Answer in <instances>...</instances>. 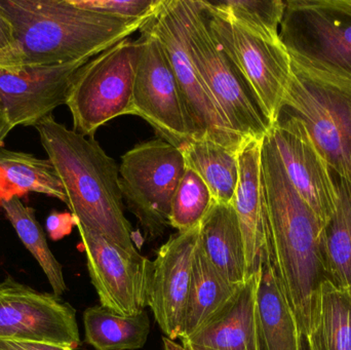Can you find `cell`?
Instances as JSON below:
<instances>
[{
  "label": "cell",
  "instance_id": "cell-1",
  "mask_svg": "<svg viewBox=\"0 0 351 350\" xmlns=\"http://www.w3.org/2000/svg\"><path fill=\"white\" fill-rule=\"evenodd\" d=\"M261 164L269 226L268 255L299 333L308 337L319 322L323 285L330 282L322 250L324 224L289 180L269 133L262 141Z\"/></svg>",
  "mask_w": 351,
  "mask_h": 350
},
{
  "label": "cell",
  "instance_id": "cell-2",
  "mask_svg": "<svg viewBox=\"0 0 351 350\" xmlns=\"http://www.w3.org/2000/svg\"><path fill=\"white\" fill-rule=\"evenodd\" d=\"M41 145L63 185L76 222L140 256L123 211L119 166L93 137L69 129L53 115L39 121Z\"/></svg>",
  "mask_w": 351,
  "mask_h": 350
},
{
  "label": "cell",
  "instance_id": "cell-3",
  "mask_svg": "<svg viewBox=\"0 0 351 350\" xmlns=\"http://www.w3.org/2000/svg\"><path fill=\"white\" fill-rule=\"evenodd\" d=\"M26 67L90 59L129 38L147 20H121L77 8L70 0H0Z\"/></svg>",
  "mask_w": 351,
  "mask_h": 350
},
{
  "label": "cell",
  "instance_id": "cell-4",
  "mask_svg": "<svg viewBox=\"0 0 351 350\" xmlns=\"http://www.w3.org/2000/svg\"><path fill=\"white\" fill-rule=\"evenodd\" d=\"M282 112L302 121L333 173L351 184L350 80L292 59Z\"/></svg>",
  "mask_w": 351,
  "mask_h": 350
},
{
  "label": "cell",
  "instance_id": "cell-5",
  "mask_svg": "<svg viewBox=\"0 0 351 350\" xmlns=\"http://www.w3.org/2000/svg\"><path fill=\"white\" fill-rule=\"evenodd\" d=\"M190 57L229 127L245 142L261 141L269 133L245 80L215 38L202 0H184Z\"/></svg>",
  "mask_w": 351,
  "mask_h": 350
},
{
  "label": "cell",
  "instance_id": "cell-6",
  "mask_svg": "<svg viewBox=\"0 0 351 350\" xmlns=\"http://www.w3.org/2000/svg\"><path fill=\"white\" fill-rule=\"evenodd\" d=\"M139 53V39L125 38L95 55L78 70L66 102L73 131L93 137L108 121L134 115Z\"/></svg>",
  "mask_w": 351,
  "mask_h": 350
},
{
  "label": "cell",
  "instance_id": "cell-7",
  "mask_svg": "<svg viewBox=\"0 0 351 350\" xmlns=\"http://www.w3.org/2000/svg\"><path fill=\"white\" fill-rule=\"evenodd\" d=\"M280 38L303 65L351 82V0H289Z\"/></svg>",
  "mask_w": 351,
  "mask_h": 350
},
{
  "label": "cell",
  "instance_id": "cell-8",
  "mask_svg": "<svg viewBox=\"0 0 351 350\" xmlns=\"http://www.w3.org/2000/svg\"><path fill=\"white\" fill-rule=\"evenodd\" d=\"M144 26L158 37L170 58L191 139L208 140L239 154L247 142L229 127L190 57L184 0H162Z\"/></svg>",
  "mask_w": 351,
  "mask_h": 350
},
{
  "label": "cell",
  "instance_id": "cell-9",
  "mask_svg": "<svg viewBox=\"0 0 351 350\" xmlns=\"http://www.w3.org/2000/svg\"><path fill=\"white\" fill-rule=\"evenodd\" d=\"M185 171L181 150L162 139L137 144L121 158L123 199L150 238L170 226L173 199Z\"/></svg>",
  "mask_w": 351,
  "mask_h": 350
},
{
  "label": "cell",
  "instance_id": "cell-10",
  "mask_svg": "<svg viewBox=\"0 0 351 350\" xmlns=\"http://www.w3.org/2000/svg\"><path fill=\"white\" fill-rule=\"evenodd\" d=\"M202 1L215 38L241 72L271 127L280 118L292 74L290 53L282 41L257 36Z\"/></svg>",
  "mask_w": 351,
  "mask_h": 350
},
{
  "label": "cell",
  "instance_id": "cell-11",
  "mask_svg": "<svg viewBox=\"0 0 351 350\" xmlns=\"http://www.w3.org/2000/svg\"><path fill=\"white\" fill-rule=\"evenodd\" d=\"M134 86V115L147 121L160 139L181 148L191 140L174 69L162 43L145 26Z\"/></svg>",
  "mask_w": 351,
  "mask_h": 350
},
{
  "label": "cell",
  "instance_id": "cell-12",
  "mask_svg": "<svg viewBox=\"0 0 351 350\" xmlns=\"http://www.w3.org/2000/svg\"><path fill=\"white\" fill-rule=\"evenodd\" d=\"M88 275L101 306L121 314L134 316L148 306L154 261L133 256L105 236L75 221Z\"/></svg>",
  "mask_w": 351,
  "mask_h": 350
},
{
  "label": "cell",
  "instance_id": "cell-13",
  "mask_svg": "<svg viewBox=\"0 0 351 350\" xmlns=\"http://www.w3.org/2000/svg\"><path fill=\"white\" fill-rule=\"evenodd\" d=\"M0 339L70 347L80 345L76 310L55 294L8 277L0 283Z\"/></svg>",
  "mask_w": 351,
  "mask_h": 350
},
{
  "label": "cell",
  "instance_id": "cell-14",
  "mask_svg": "<svg viewBox=\"0 0 351 350\" xmlns=\"http://www.w3.org/2000/svg\"><path fill=\"white\" fill-rule=\"evenodd\" d=\"M289 180L299 197L325 225L338 203L333 171L302 121L280 112L269 131Z\"/></svg>",
  "mask_w": 351,
  "mask_h": 350
},
{
  "label": "cell",
  "instance_id": "cell-15",
  "mask_svg": "<svg viewBox=\"0 0 351 350\" xmlns=\"http://www.w3.org/2000/svg\"><path fill=\"white\" fill-rule=\"evenodd\" d=\"M90 59L60 65L0 70V105L12 129L35 127L61 105H66L78 70Z\"/></svg>",
  "mask_w": 351,
  "mask_h": 350
},
{
  "label": "cell",
  "instance_id": "cell-16",
  "mask_svg": "<svg viewBox=\"0 0 351 350\" xmlns=\"http://www.w3.org/2000/svg\"><path fill=\"white\" fill-rule=\"evenodd\" d=\"M200 224L173 234L156 253L152 267L148 308L162 333L180 339L191 281L192 265L199 242Z\"/></svg>",
  "mask_w": 351,
  "mask_h": 350
},
{
  "label": "cell",
  "instance_id": "cell-17",
  "mask_svg": "<svg viewBox=\"0 0 351 350\" xmlns=\"http://www.w3.org/2000/svg\"><path fill=\"white\" fill-rule=\"evenodd\" d=\"M262 141L247 142L239 153V180L233 199L245 242L250 277L259 273L269 247L267 205L262 175Z\"/></svg>",
  "mask_w": 351,
  "mask_h": 350
},
{
  "label": "cell",
  "instance_id": "cell-18",
  "mask_svg": "<svg viewBox=\"0 0 351 350\" xmlns=\"http://www.w3.org/2000/svg\"><path fill=\"white\" fill-rule=\"evenodd\" d=\"M259 273L252 275L235 299L182 345L210 350H261L262 336L258 314Z\"/></svg>",
  "mask_w": 351,
  "mask_h": 350
},
{
  "label": "cell",
  "instance_id": "cell-19",
  "mask_svg": "<svg viewBox=\"0 0 351 350\" xmlns=\"http://www.w3.org/2000/svg\"><path fill=\"white\" fill-rule=\"evenodd\" d=\"M199 238L206 256L225 279L235 285H243L251 277L233 203H213L200 223Z\"/></svg>",
  "mask_w": 351,
  "mask_h": 350
},
{
  "label": "cell",
  "instance_id": "cell-20",
  "mask_svg": "<svg viewBox=\"0 0 351 350\" xmlns=\"http://www.w3.org/2000/svg\"><path fill=\"white\" fill-rule=\"evenodd\" d=\"M243 285L230 283L217 271L204 253L199 238L194 254L180 340L193 336L221 314L235 299Z\"/></svg>",
  "mask_w": 351,
  "mask_h": 350
},
{
  "label": "cell",
  "instance_id": "cell-21",
  "mask_svg": "<svg viewBox=\"0 0 351 350\" xmlns=\"http://www.w3.org/2000/svg\"><path fill=\"white\" fill-rule=\"evenodd\" d=\"M258 314L264 350H300L298 326L268 253L260 269Z\"/></svg>",
  "mask_w": 351,
  "mask_h": 350
},
{
  "label": "cell",
  "instance_id": "cell-22",
  "mask_svg": "<svg viewBox=\"0 0 351 350\" xmlns=\"http://www.w3.org/2000/svg\"><path fill=\"white\" fill-rule=\"evenodd\" d=\"M29 192L41 193L67 203L63 185L49 160L1 148L0 205Z\"/></svg>",
  "mask_w": 351,
  "mask_h": 350
},
{
  "label": "cell",
  "instance_id": "cell-23",
  "mask_svg": "<svg viewBox=\"0 0 351 350\" xmlns=\"http://www.w3.org/2000/svg\"><path fill=\"white\" fill-rule=\"evenodd\" d=\"M180 150L186 168L206 183L219 203H233L239 180V154L208 140H190Z\"/></svg>",
  "mask_w": 351,
  "mask_h": 350
},
{
  "label": "cell",
  "instance_id": "cell-24",
  "mask_svg": "<svg viewBox=\"0 0 351 350\" xmlns=\"http://www.w3.org/2000/svg\"><path fill=\"white\" fill-rule=\"evenodd\" d=\"M86 342L96 350H137L147 342L152 325L147 312L121 316L101 305L84 312Z\"/></svg>",
  "mask_w": 351,
  "mask_h": 350
},
{
  "label": "cell",
  "instance_id": "cell-25",
  "mask_svg": "<svg viewBox=\"0 0 351 350\" xmlns=\"http://www.w3.org/2000/svg\"><path fill=\"white\" fill-rule=\"evenodd\" d=\"M338 203L324 225L322 250L330 283L351 291V184L337 177Z\"/></svg>",
  "mask_w": 351,
  "mask_h": 350
},
{
  "label": "cell",
  "instance_id": "cell-26",
  "mask_svg": "<svg viewBox=\"0 0 351 350\" xmlns=\"http://www.w3.org/2000/svg\"><path fill=\"white\" fill-rule=\"evenodd\" d=\"M0 209L3 210L5 217L12 224L21 242L47 275L53 294L61 297L67 290L63 267L49 249L45 232L35 217V210L25 205L16 197L2 203Z\"/></svg>",
  "mask_w": 351,
  "mask_h": 350
},
{
  "label": "cell",
  "instance_id": "cell-27",
  "mask_svg": "<svg viewBox=\"0 0 351 350\" xmlns=\"http://www.w3.org/2000/svg\"><path fill=\"white\" fill-rule=\"evenodd\" d=\"M311 350H351V291L326 282L319 322L308 336Z\"/></svg>",
  "mask_w": 351,
  "mask_h": 350
},
{
  "label": "cell",
  "instance_id": "cell-28",
  "mask_svg": "<svg viewBox=\"0 0 351 350\" xmlns=\"http://www.w3.org/2000/svg\"><path fill=\"white\" fill-rule=\"evenodd\" d=\"M208 8L249 32L271 41H280V28L286 1L282 0H223L204 1Z\"/></svg>",
  "mask_w": 351,
  "mask_h": 350
},
{
  "label": "cell",
  "instance_id": "cell-29",
  "mask_svg": "<svg viewBox=\"0 0 351 350\" xmlns=\"http://www.w3.org/2000/svg\"><path fill=\"white\" fill-rule=\"evenodd\" d=\"M214 203L206 183L195 172L186 168L173 199L171 227L178 232H186L199 225Z\"/></svg>",
  "mask_w": 351,
  "mask_h": 350
},
{
  "label": "cell",
  "instance_id": "cell-30",
  "mask_svg": "<svg viewBox=\"0 0 351 350\" xmlns=\"http://www.w3.org/2000/svg\"><path fill=\"white\" fill-rule=\"evenodd\" d=\"M77 8L121 20H148L162 0H70Z\"/></svg>",
  "mask_w": 351,
  "mask_h": 350
},
{
  "label": "cell",
  "instance_id": "cell-31",
  "mask_svg": "<svg viewBox=\"0 0 351 350\" xmlns=\"http://www.w3.org/2000/svg\"><path fill=\"white\" fill-rule=\"evenodd\" d=\"M0 70L19 72L23 70L22 58L14 27L0 6Z\"/></svg>",
  "mask_w": 351,
  "mask_h": 350
},
{
  "label": "cell",
  "instance_id": "cell-32",
  "mask_svg": "<svg viewBox=\"0 0 351 350\" xmlns=\"http://www.w3.org/2000/svg\"><path fill=\"white\" fill-rule=\"evenodd\" d=\"M75 226V219L71 213L51 212L45 221V228L49 238L53 240H60L71 234Z\"/></svg>",
  "mask_w": 351,
  "mask_h": 350
},
{
  "label": "cell",
  "instance_id": "cell-33",
  "mask_svg": "<svg viewBox=\"0 0 351 350\" xmlns=\"http://www.w3.org/2000/svg\"><path fill=\"white\" fill-rule=\"evenodd\" d=\"M0 350H74L70 347L47 345L41 342H29V341L4 340L0 339Z\"/></svg>",
  "mask_w": 351,
  "mask_h": 350
},
{
  "label": "cell",
  "instance_id": "cell-34",
  "mask_svg": "<svg viewBox=\"0 0 351 350\" xmlns=\"http://www.w3.org/2000/svg\"><path fill=\"white\" fill-rule=\"evenodd\" d=\"M12 129V125L8 123V117H6L5 113H4L2 106L0 105V149L3 148L4 140L8 137Z\"/></svg>",
  "mask_w": 351,
  "mask_h": 350
},
{
  "label": "cell",
  "instance_id": "cell-35",
  "mask_svg": "<svg viewBox=\"0 0 351 350\" xmlns=\"http://www.w3.org/2000/svg\"><path fill=\"white\" fill-rule=\"evenodd\" d=\"M162 341H164L165 350H191L188 349V347L179 345V343L176 342L174 340H171V339L167 338V337H164V338H162Z\"/></svg>",
  "mask_w": 351,
  "mask_h": 350
},
{
  "label": "cell",
  "instance_id": "cell-36",
  "mask_svg": "<svg viewBox=\"0 0 351 350\" xmlns=\"http://www.w3.org/2000/svg\"><path fill=\"white\" fill-rule=\"evenodd\" d=\"M299 349L311 350L308 337L305 336V335L300 334V337H299Z\"/></svg>",
  "mask_w": 351,
  "mask_h": 350
},
{
  "label": "cell",
  "instance_id": "cell-37",
  "mask_svg": "<svg viewBox=\"0 0 351 350\" xmlns=\"http://www.w3.org/2000/svg\"><path fill=\"white\" fill-rule=\"evenodd\" d=\"M189 349V347H188ZM191 350H210V349H190Z\"/></svg>",
  "mask_w": 351,
  "mask_h": 350
},
{
  "label": "cell",
  "instance_id": "cell-38",
  "mask_svg": "<svg viewBox=\"0 0 351 350\" xmlns=\"http://www.w3.org/2000/svg\"><path fill=\"white\" fill-rule=\"evenodd\" d=\"M261 350H264L263 341H262V349H261Z\"/></svg>",
  "mask_w": 351,
  "mask_h": 350
}]
</instances>
